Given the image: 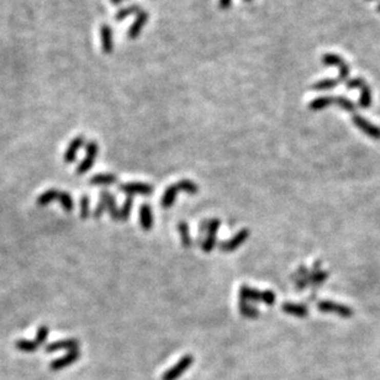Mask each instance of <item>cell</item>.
<instances>
[{"instance_id": "obj_5", "label": "cell", "mask_w": 380, "mask_h": 380, "mask_svg": "<svg viewBox=\"0 0 380 380\" xmlns=\"http://www.w3.org/2000/svg\"><path fill=\"white\" fill-rule=\"evenodd\" d=\"M96 154H98V145H96L95 141H90L88 142L87 145V156L79 163V166L77 167V174L82 175L86 174V173L89 171L90 168L94 166V162H95Z\"/></svg>"}, {"instance_id": "obj_37", "label": "cell", "mask_w": 380, "mask_h": 380, "mask_svg": "<svg viewBox=\"0 0 380 380\" xmlns=\"http://www.w3.org/2000/svg\"><path fill=\"white\" fill-rule=\"evenodd\" d=\"M110 2L114 5H118V4H121V3H123V2H125V0H110Z\"/></svg>"}, {"instance_id": "obj_2", "label": "cell", "mask_w": 380, "mask_h": 380, "mask_svg": "<svg viewBox=\"0 0 380 380\" xmlns=\"http://www.w3.org/2000/svg\"><path fill=\"white\" fill-rule=\"evenodd\" d=\"M346 88H347V89H354V88L361 89L362 94L358 105H359V108L362 109L370 108V105H372V90H370L369 86H368L363 78L349 79V81L346 82Z\"/></svg>"}, {"instance_id": "obj_38", "label": "cell", "mask_w": 380, "mask_h": 380, "mask_svg": "<svg viewBox=\"0 0 380 380\" xmlns=\"http://www.w3.org/2000/svg\"><path fill=\"white\" fill-rule=\"evenodd\" d=\"M376 11H378V13H380V4H378V7H376Z\"/></svg>"}, {"instance_id": "obj_39", "label": "cell", "mask_w": 380, "mask_h": 380, "mask_svg": "<svg viewBox=\"0 0 380 380\" xmlns=\"http://www.w3.org/2000/svg\"><path fill=\"white\" fill-rule=\"evenodd\" d=\"M367 2H373V0H367Z\"/></svg>"}, {"instance_id": "obj_29", "label": "cell", "mask_w": 380, "mask_h": 380, "mask_svg": "<svg viewBox=\"0 0 380 380\" xmlns=\"http://www.w3.org/2000/svg\"><path fill=\"white\" fill-rule=\"evenodd\" d=\"M57 199L59 200V204L62 205V208L66 210L67 212H71L73 208H74V203H73V197L69 195L68 193L66 191H59L58 197Z\"/></svg>"}, {"instance_id": "obj_3", "label": "cell", "mask_w": 380, "mask_h": 380, "mask_svg": "<svg viewBox=\"0 0 380 380\" xmlns=\"http://www.w3.org/2000/svg\"><path fill=\"white\" fill-rule=\"evenodd\" d=\"M321 59L325 66L337 67V68L339 69V75H337V78H338V81L341 82V83L348 81L349 73H351V67L348 66V63H346L345 61H343L342 57L333 53H325Z\"/></svg>"}, {"instance_id": "obj_12", "label": "cell", "mask_w": 380, "mask_h": 380, "mask_svg": "<svg viewBox=\"0 0 380 380\" xmlns=\"http://www.w3.org/2000/svg\"><path fill=\"white\" fill-rule=\"evenodd\" d=\"M118 189L127 195H133V194H141V195H151L153 193V187L150 184L145 183H127L121 184Z\"/></svg>"}, {"instance_id": "obj_22", "label": "cell", "mask_w": 380, "mask_h": 380, "mask_svg": "<svg viewBox=\"0 0 380 380\" xmlns=\"http://www.w3.org/2000/svg\"><path fill=\"white\" fill-rule=\"evenodd\" d=\"M117 182L116 175L114 174H96L90 179V185H110Z\"/></svg>"}, {"instance_id": "obj_16", "label": "cell", "mask_w": 380, "mask_h": 380, "mask_svg": "<svg viewBox=\"0 0 380 380\" xmlns=\"http://www.w3.org/2000/svg\"><path fill=\"white\" fill-rule=\"evenodd\" d=\"M139 224H141L142 229L146 231H150L153 226V215H152V209L150 205L144 204L139 208Z\"/></svg>"}, {"instance_id": "obj_40", "label": "cell", "mask_w": 380, "mask_h": 380, "mask_svg": "<svg viewBox=\"0 0 380 380\" xmlns=\"http://www.w3.org/2000/svg\"><path fill=\"white\" fill-rule=\"evenodd\" d=\"M245 2H251V0H245Z\"/></svg>"}, {"instance_id": "obj_7", "label": "cell", "mask_w": 380, "mask_h": 380, "mask_svg": "<svg viewBox=\"0 0 380 380\" xmlns=\"http://www.w3.org/2000/svg\"><path fill=\"white\" fill-rule=\"evenodd\" d=\"M221 226V221L218 218H212L209 221V227L208 232H206L205 239H204L202 247L205 253H210L212 251V248L216 245V232L218 227Z\"/></svg>"}, {"instance_id": "obj_13", "label": "cell", "mask_w": 380, "mask_h": 380, "mask_svg": "<svg viewBox=\"0 0 380 380\" xmlns=\"http://www.w3.org/2000/svg\"><path fill=\"white\" fill-rule=\"evenodd\" d=\"M148 16H150V15H148L147 11L144 10V9L139 11V13L137 14V16H136L135 23H133L132 25L130 26L129 32H127V36H129V38L135 39V38L138 37L139 33H141V31H142V29H144L145 25H146V23H147Z\"/></svg>"}, {"instance_id": "obj_23", "label": "cell", "mask_w": 380, "mask_h": 380, "mask_svg": "<svg viewBox=\"0 0 380 380\" xmlns=\"http://www.w3.org/2000/svg\"><path fill=\"white\" fill-rule=\"evenodd\" d=\"M178 230H179V233H181L182 243H183L184 247L185 248L191 247V245H193V239H191L189 226H188V224L185 223V221H181V223L178 224Z\"/></svg>"}, {"instance_id": "obj_24", "label": "cell", "mask_w": 380, "mask_h": 380, "mask_svg": "<svg viewBox=\"0 0 380 380\" xmlns=\"http://www.w3.org/2000/svg\"><path fill=\"white\" fill-rule=\"evenodd\" d=\"M59 191L57 189H48L45 191L44 194H41L37 197V205L38 206H47L48 204H51L54 199L58 197Z\"/></svg>"}, {"instance_id": "obj_26", "label": "cell", "mask_w": 380, "mask_h": 380, "mask_svg": "<svg viewBox=\"0 0 380 380\" xmlns=\"http://www.w3.org/2000/svg\"><path fill=\"white\" fill-rule=\"evenodd\" d=\"M141 10H142V8L139 7L138 4L129 5V7L121 9L120 11H117V14L115 15V19H116L117 21H121V20L126 19L127 16H130V15H133V14L137 15Z\"/></svg>"}, {"instance_id": "obj_30", "label": "cell", "mask_w": 380, "mask_h": 380, "mask_svg": "<svg viewBox=\"0 0 380 380\" xmlns=\"http://www.w3.org/2000/svg\"><path fill=\"white\" fill-rule=\"evenodd\" d=\"M106 211H109L110 216L114 220L120 221V210L116 208V202H115V196L110 194L108 197V204H106Z\"/></svg>"}, {"instance_id": "obj_1", "label": "cell", "mask_w": 380, "mask_h": 380, "mask_svg": "<svg viewBox=\"0 0 380 380\" xmlns=\"http://www.w3.org/2000/svg\"><path fill=\"white\" fill-rule=\"evenodd\" d=\"M239 299L243 302H261L267 304V305H273L275 303V294L272 290L259 291L253 288H249L243 285L239 289Z\"/></svg>"}, {"instance_id": "obj_17", "label": "cell", "mask_w": 380, "mask_h": 380, "mask_svg": "<svg viewBox=\"0 0 380 380\" xmlns=\"http://www.w3.org/2000/svg\"><path fill=\"white\" fill-rule=\"evenodd\" d=\"M282 309L285 314L297 316V317H305V316L309 315L308 308L304 305H299V304L285 303V304H283Z\"/></svg>"}, {"instance_id": "obj_9", "label": "cell", "mask_w": 380, "mask_h": 380, "mask_svg": "<svg viewBox=\"0 0 380 380\" xmlns=\"http://www.w3.org/2000/svg\"><path fill=\"white\" fill-rule=\"evenodd\" d=\"M249 236V231L247 229H242L241 231L236 233L235 236L232 237L231 239H227V241L223 242L220 245V249L223 252H233L235 249H237L239 246H242L245 243L246 239L248 238Z\"/></svg>"}, {"instance_id": "obj_8", "label": "cell", "mask_w": 380, "mask_h": 380, "mask_svg": "<svg viewBox=\"0 0 380 380\" xmlns=\"http://www.w3.org/2000/svg\"><path fill=\"white\" fill-rule=\"evenodd\" d=\"M352 121H353V124L358 127V129L362 130V131L366 133V135L369 136V137L380 139V127L379 126H375V125L369 123L367 118L361 116V115H353Z\"/></svg>"}, {"instance_id": "obj_31", "label": "cell", "mask_w": 380, "mask_h": 380, "mask_svg": "<svg viewBox=\"0 0 380 380\" xmlns=\"http://www.w3.org/2000/svg\"><path fill=\"white\" fill-rule=\"evenodd\" d=\"M334 104L338 105L339 108L343 109V110H347L349 112H353L355 109L354 103L352 102V100L345 98V96H336V98H334Z\"/></svg>"}, {"instance_id": "obj_11", "label": "cell", "mask_w": 380, "mask_h": 380, "mask_svg": "<svg viewBox=\"0 0 380 380\" xmlns=\"http://www.w3.org/2000/svg\"><path fill=\"white\" fill-rule=\"evenodd\" d=\"M79 357H81V352L79 351L68 352V353L63 355V357L51 362L50 369L53 370V372H58V370L63 369V368L69 367V366H72L73 363H75V362L79 359Z\"/></svg>"}, {"instance_id": "obj_25", "label": "cell", "mask_w": 380, "mask_h": 380, "mask_svg": "<svg viewBox=\"0 0 380 380\" xmlns=\"http://www.w3.org/2000/svg\"><path fill=\"white\" fill-rule=\"evenodd\" d=\"M338 84H341V82L338 81V78H332V79H324V81L316 82V83L312 84V89L315 90H328L332 89V88L337 87Z\"/></svg>"}, {"instance_id": "obj_6", "label": "cell", "mask_w": 380, "mask_h": 380, "mask_svg": "<svg viewBox=\"0 0 380 380\" xmlns=\"http://www.w3.org/2000/svg\"><path fill=\"white\" fill-rule=\"evenodd\" d=\"M317 308L322 312H332V314H337L342 317H351L353 315V310L351 308L342 305V304L330 302V300H322L317 304Z\"/></svg>"}, {"instance_id": "obj_10", "label": "cell", "mask_w": 380, "mask_h": 380, "mask_svg": "<svg viewBox=\"0 0 380 380\" xmlns=\"http://www.w3.org/2000/svg\"><path fill=\"white\" fill-rule=\"evenodd\" d=\"M79 341L77 338H66L61 339V341H56L50 343L46 346V352L47 353H52V352L57 351H78L79 349Z\"/></svg>"}, {"instance_id": "obj_36", "label": "cell", "mask_w": 380, "mask_h": 380, "mask_svg": "<svg viewBox=\"0 0 380 380\" xmlns=\"http://www.w3.org/2000/svg\"><path fill=\"white\" fill-rule=\"evenodd\" d=\"M231 3H232V0H218V8L223 9V10H227L231 7Z\"/></svg>"}, {"instance_id": "obj_4", "label": "cell", "mask_w": 380, "mask_h": 380, "mask_svg": "<svg viewBox=\"0 0 380 380\" xmlns=\"http://www.w3.org/2000/svg\"><path fill=\"white\" fill-rule=\"evenodd\" d=\"M194 363V357L191 354H187L184 357H182L178 361L177 364H174L171 369L167 370L166 373L162 375V380H177L179 376L183 375L187 372V369L191 367V364Z\"/></svg>"}, {"instance_id": "obj_14", "label": "cell", "mask_w": 380, "mask_h": 380, "mask_svg": "<svg viewBox=\"0 0 380 380\" xmlns=\"http://www.w3.org/2000/svg\"><path fill=\"white\" fill-rule=\"evenodd\" d=\"M100 38H102L103 52L110 54L114 51V38H112V29L106 24L100 27Z\"/></svg>"}, {"instance_id": "obj_28", "label": "cell", "mask_w": 380, "mask_h": 380, "mask_svg": "<svg viewBox=\"0 0 380 380\" xmlns=\"http://www.w3.org/2000/svg\"><path fill=\"white\" fill-rule=\"evenodd\" d=\"M109 195H110V193H109L108 190H103L102 193H100V202L98 204V206H96L95 211H94V217L98 218L104 214V211H106V204H108Z\"/></svg>"}, {"instance_id": "obj_33", "label": "cell", "mask_w": 380, "mask_h": 380, "mask_svg": "<svg viewBox=\"0 0 380 380\" xmlns=\"http://www.w3.org/2000/svg\"><path fill=\"white\" fill-rule=\"evenodd\" d=\"M89 197L87 195H83L81 197V217L86 220V218L89 217Z\"/></svg>"}, {"instance_id": "obj_18", "label": "cell", "mask_w": 380, "mask_h": 380, "mask_svg": "<svg viewBox=\"0 0 380 380\" xmlns=\"http://www.w3.org/2000/svg\"><path fill=\"white\" fill-rule=\"evenodd\" d=\"M178 191L179 190H178L177 185H171V187L167 188L162 196V200H161V205H162L164 209H168V208H171V206H173Z\"/></svg>"}, {"instance_id": "obj_15", "label": "cell", "mask_w": 380, "mask_h": 380, "mask_svg": "<svg viewBox=\"0 0 380 380\" xmlns=\"http://www.w3.org/2000/svg\"><path fill=\"white\" fill-rule=\"evenodd\" d=\"M86 142V138L84 136H78L74 139H72L71 144H69L68 148H67L66 153H65V162L66 163H72L74 162L75 157H77V152L79 151V148L84 145Z\"/></svg>"}, {"instance_id": "obj_32", "label": "cell", "mask_w": 380, "mask_h": 380, "mask_svg": "<svg viewBox=\"0 0 380 380\" xmlns=\"http://www.w3.org/2000/svg\"><path fill=\"white\" fill-rule=\"evenodd\" d=\"M132 205H133V196L127 195L126 202H125L124 206L120 210V221L127 220V217L130 216V212H131Z\"/></svg>"}, {"instance_id": "obj_35", "label": "cell", "mask_w": 380, "mask_h": 380, "mask_svg": "<svg viewBox=\"0 0 380 380\" xmlns=\"http://www.w3.org/2000/svg\"><path fill=\"white\" fill-rule=\"evenodd\" d=\"M209 221L210 220H204L202 225L199 226V233H200V235H206V232H208V227H209Z\"/></svg>"}, {"instance_id": "obj_21", "label": "cell", "mask_w": 380, "mask_h": 380, "mask_svg": "<svg viewBox=\"0 0 380 380\" xmlns=\"http://www.w3.org/2000/svg\"><path fill=\"white\" fill-rule=\"evenodd\" d=\"M15 347L19 349L20 352L32 353V352L37 351L39 345L36 341H30V339H17V341L15 342Z\"/></svg>"}, {"instance_id": "obj_20", "label": "cell", "mask_w": 380, "mask_h": 380, "mask_svg": "<svg viewBox=\"0 0 380 380\" xmlns=\"http://www.w3.org/2000/svg\"><path fill=\"white\" fill-rule=\"evenodd\" d=\"M238 309L239 312L245 316V317H249V318H256L259 316V310L257 308H254L251 303L248 302H243V300H239L238 304Z\"/></svg>"}, {"instance_id": "obj_19", "label": "cell", "mask_w": 380, "mask_h": 380, "mask_svg": "<svg viewBox=\"0 0 380 380\" xmlns=\"http://www.w3.org/2000/svg\"><path fill=\"white\" fill-rule=\"evenodd\" d=\"M334 98H336V96H320V98H316L310 103L309 109L314 111L322 110V109L334 104Z\"/></svg>"}, {"instance_id": "obj_34", "label": "cell", "mask_w": 380, "mask_h": 380, "mask_svg": "<svg viewBox=\"0 0 380 380\" xmlns=\"http://www.w3.org/2000/svg\"><path fill=\"white\" fill-rule=\"evenodd\" d=\"M48 336V327L47 326H39L37 330V333H36V339L35 341L38 343L39 346L44 345L46 342Z\"/></svg>"}, {"instance_id": "obj_27", "label": "cell", "mask_w": 380, "mask_h": 380, "mask_svg": "<svg viewBox=\"0 0 380 380\" xmlns=\"http://www.w3.org/2000/svg\"><path fill=\"white\" fill-rule=\"evenodd\" d=\"M177 188L178 190H182V191H185V193L188 194H191V195H195V194L197 193V185L194 183V182L191 181H188V179H183V181H179L177 184Z\"/></svg>"}]
</instances>
